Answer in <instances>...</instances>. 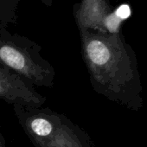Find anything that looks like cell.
<instances>
[{"label":"cell","instance_id":"cell-1","mask_svg":"<svg viewBox=\"0 0 147 147\" xmlns=\"http://www.w3.org/2000/svg\"><path fill=\"white\" fill-rule=\"evenodd\" d=\"M82 55L95 93L132 112L144 107L138 58L119 32L86 35Z\"/></svg>","mask_w":147,"mask_h":147},{"label":"cell","instance_id":"cell-2","mask_svg":"<svg viewBox=\"0 0 147 147\" xmlns=\"http://www.w3.org/2000/svg\"><path fill=\"white\" fill-rule=\"evenodd\" d=\"M15 116L35 147H95L88 133L65 114L16 104Z\"/></svg>","mask_w":147,"mask_h":147},{"label":"cell","instance_id":"cell-3","mask_svg":"<svg viewBox=\"0 0 147 147\" xmlns=\"http://www.w3.org/2000/svg\"><path fill=\"white\" fill-rule=\"evenodd\" d=\"M0 65L36 87L51 88L55 70L40 55L36 45L15 40H0Z\"/></svg>","mask_w":147,"mask_h":147},{"label":"cell","instance_id":"cell-4","mask_svg":"<svg viewBox=\"0 0 147 147\" xmlns=\"http://www.w3.org/2000/svg\"><path fill=\"white\" fill-rule=\"evenodd\" d=\"M0 100L12 106L21 104L32 107H41L46 102V97L39 94L34 86L2 65H0Z\"/></svg>","mask_w":147,"mask_h":147},{"label":"cell","instance_id":"cell-5","mask_svg":"<svg viewBox=\"0 0 147 147\" xmlns=\"http://www.w3.org/2000/svg\"><path fill=\"white\" fill-rule=\"evenodd\" d=\"M5 137L2 133V130H1V124H0V147H5Z\"/></svg>","mask_w":147,"mask_h":147}]
</instances>
